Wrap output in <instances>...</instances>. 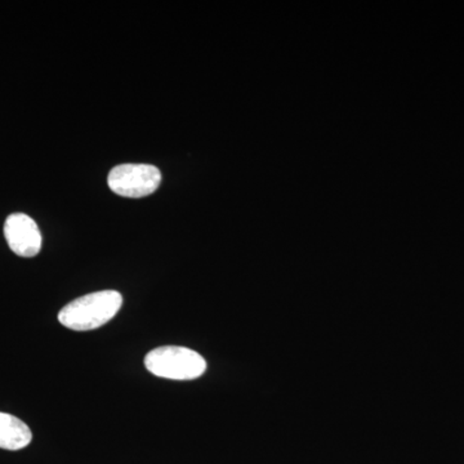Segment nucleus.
Segmentation results:
<instances>
[{
  "mask_svg": "<svg viewBox=\"0 0 464 464\" xmlns=\"http://www.w3.org/2000/svg\"><path fill=\"white\" fill-rule=\"evenodd\" d=\"M108 183L115 194L139 199L158 190L161 183V173L157 167L150 164H121L112 168Z\"/></svg>",
  "mask_w": 464,
  "mask_h": 464,
  "instance_id": "3",
  "label": "nucleus"
},
{
  "mask_svg": "<svg viewBox=\"0 0 464 464\" xmlns=\"http://www.w3.org/2000/svg\"><path fill=\"white\" fill-rule=\"evenodd\" d=\"M146 369L157 377L173 381H192L207 371L204 357L190 348L163 346L150 351L145 357Z\"/></svg>",
  "mask_w": 464,
  "mask_h": 464,
  "instance_id": "2",
  "label": "nucleus"
},
{
  "mask_svg": "<svg viewBox=\"0 0 464 464\" xmlns=\"http://www.w3.org/2000/svg\"><path fill=\"white\" fill-rule=\"evenodd\" d=\"M5 237L9 248L20 257H35L41 252V230L32 217L24 213H14L5 219Z\"/></svg>",
  "mask_w": 464,
  "mask_h": 464,
  "instance_id": "4",
  "label": "nucleus"
},
{
  "mask_svg": "<svg viewBox=\"0 0 464 464\" xmlns=\"http://www.w3.org/2000/svg\"><path fill=\"white\" fill-rule=\"evenodd\" d=\"M33 433L26 423L14 415L0 413V449L21 450L32 442Z\"/></svg>",
  "mask_w": 464,
  "mask_h": 464,
  "instance_id": "5",
  "label": "nucleus"
},
{
  "mask_svg": "<svg viewBox=\"0 0 464 464\" xmlns=\"http://www.w3.org/2000/svg\"><path fill=\"white\" fill-rule=\"evenodd\" d=\"M123 304L116 290H101L70 302L58 314V322L75 332H88L114 319Z\"/></svg>",
  "mask_w": 464,
  "mask_h": 464,
  "instance_id": "1",
  "label": "nucleus"
}]
</instances>
